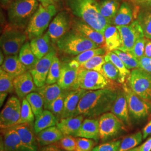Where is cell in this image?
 <instances>
[{
    "instance_id": "6da1fadb",
    "label": "cell",
    "mask_w": 151,
    "mask_h": 151,
    "mask_svg": "<svg viewBox=\"0 0 151 151\" xmlns=\"http://www.w3.org/2000/svg\"><path fill=\"white\" fill-rule=\"evenodd\" d=\"M118 95V90L105 88L86 91L80 101L75 116L96 118L111 111Z\"/></svg>"
},
{
    "instance_id": "7a4b0ae2",
    "label": "cell",
    "mask_w": 151,
    "mask_h": 151,
    "mask_svg": "<svg viewBox=\"0 0 151 151\" xmlns=\"http://www.w3.org/2000/svg\"><path fill=\"white\" fill-rule=\"evenodd\" d=\"M65 7L78 19L85 22L104 35L106 28L111 25L101 15L96 0H63Z\"/></svg>"
},
{
    "instance_id": "3957f363",
    "label": "cell",
    "mask_w": 151,
    "mask_h": 151,
    "mask_svg": "<svg viewBox=\"0 0 151 151\" xmlns=\"http://www.w3.org/2000/svg\"><path fill=\"white\" fill-rule=\"evenodd\" d=\"M37 0H14L7 9L9 24L15 27L24 29L33 14L38 9L39 3Z\"/></svg>"
},
{
    "instance_id": "277c9868",
    "label": "cell",
    "mask_w": 151,
    "mask_h": 151,
    "mask_svg": "<svg viewBox=\"0 0 151 151\" xmlns=\"http://www.w3.org/2000/svg\"><path fill=\"white\" fill-rule=\"evenodd\" d=\"M56 44L62 53L74 56L87 50L100 47L97 44L72 29L60 38Z\"/></svg>"
},
{
    "instance_id": "5b68a950",
    "label": "cell",
    "mask_w": 151,
    "mask_h": 151,
    "mask_svg": "<svg viewBox=\"0 0 151 151\" xmlns=\"http://www.w3.org/2000/svg\"><path fill=\"white\" fill-rule=\"evenodd\" d=\"M114 82L107 78L101 72L80 68L72 90L81 88L95 91L105 88L116 89Z\"/></svg>"
},
{
    "instance_id": "8992f818",
    "label": "cell",
    "mask_w": 151,
    "mask_h": 151,
    "mask_svg": "<svg viewBox=\"0 0 151 151\" xmlns=\"http://www.w3.org/2000/svg\"><path fill=\"white\" fill-rule=\"evenodd\" d=\"M56 13L57 9L53 4L44 6L40 4L26 28L28 39L32 40L42 36Z\"/></svg>"
},
{
    "instance_id": "52a82bcc",
    "label": "cell",
    "mask_w": 151,
    "mask_h": 151,
    "mask_svg": "<svg viewBox=\"0 0 151 151\" xmlns=\"http://www.w3.org/2000/svg\"><path fill=\"white\" fill-rule=\"evenodd\" d=\"M28 38L24 29L9 24L4 29L0 39L1 48L5 55H17Z\"/></svg>"
},
{
    "instance_id": "ba28073f",
    "label": "cell",
    "mask_w": 151,
    "mask_h": 151,
    "mask_svg": "<svg viewBox=\"0 0 151 151\" xmlns=\"http://www.w3.org/2000/svg\"><path fill=\"white\" fill-rule=\"evenodd\" d=\"M128 86L137 95L151 103V75L139 69L132 70L128 78Z\"/></svg>"
},
{
    "instance_id": "9c48e42d",
    "label": "cell",
    "mask_w": 151,
    "mask_h": 151,
    "mask_svg": "<svg viewBox=\"0 0 151 151\" xmlns=\"http://www.w3.org/2000/svg\"><path fill=\"white\" fill-rule=\"evenodd\" d=\"M22 104L19 98L10 97L0 114L1 129H8L17 125L21 116Z\"/></svg>"
},
{
    "instance_id": "30bf717a",
    "label": "cell",
    "mask_w": 151,
    "mask_h": 151,
    "mask_svg": "<svg viewBox=\"0 0 151 151\" xmlns=\"http://www.w3.org/2000/svg\"><path fill=\"white\" fill-rule=\"evenodd\" d=\"M123 90L126 95L129 113L135 119L143 118L151 113V103L140 97L133 91L127 83H124Z\"/></svg>"
},
{
    "instance_id": "8fae6325",
    "label": "cell",
    "mask_w": 151,
    "mask_h": 151,
    "mask_svg": "<svg viewBox=\"0 0 151 151\" xmlns=\"http://www.w3.org/2000/svg\"><path fill=\"white\" fill-rule=\"evenodd\" d=\"M100 139L109 140L118 135L124 129L125 124L111 112L101 115L99 118Z\"/></svg>"
},
{
    "instance_id": "7c38bea8",
    "label": "cell",
    "mask_w": 151,
    "mask_h": 151,
    "mask_svg": "<svg viewBox=\"0 0 151 151\" xmlns=\"http://www.w3.org/2000/svg\"><path fill=\"white\" fill-rule=\"evenodd\" d=\"M121 35L122 45L119 50L130 52L138 40L145 37L143 29L138 20L125 26L116 27Z\"/></svg>"
},
{
    "instance_id": "4fadbf2b",
    "label": "cell",
    "mask_w": 151,
    "mask_h": 151,
    "mask_svg": "<svg viewBox=\"0 0 151 151\" xmlns=\"http://www.w3.org/2000/svg\"><path fill=\"white\" fill-rule=\"evenodd\" d=\"M55 55L56 52L54 50H51L43 58L39 60L32 70H30L37 87H41L46 84L49 71Z\"/></svg>"
},
{
    "instance_id": "5bb4252c",
    "label": "cell",
    "mask_w": 151,
    "mask_h": 151,
    "mask_svg": "<svg viewBox=\"0 0 151 151\" xmlns=\"http://www.w3.org/2000/svg\"><path fill=\"white\" fill-rule=\"evenodd\" d=\"M71 22L68 16L63 11L59 12L49 24L47 33L53 43L70 31Z\"/></svg>"
},
{
    "instance_id": "9a60e30c",
    "label": "cell",
    "mask_w": 151,
    "mask_h": 151,
    "mask_svg": "<svg viewBox=\"0 0 151 151\" xmlns=\"http://www.w3.org/2000/svg\"><path fill=\"white\" fill-rule=\"evenodd\" d=\"M19 136L22 145L27 151H38V141L33 124H20L12 127Z\"/></svg>"
},
{
    "instance_id": "2e32d148",
    "label": "cell",
    "mask_w": 151,
    "mask_h": 151,
    "mask_svg": "<svg viewBox=\"0 0 151 151\" xmlns=\"http://www.w3.org/2000/svg\"><path fill=\"white\" fill-rule=\"evenodd\" d=\"M14 86L17 96L19 99L22 100L27 97V95L36 91L37 89L29 70L14 78Z\"/></svg>"
},
{
    "instance_id": "e0dca14e",
    "label": "cell",
    "mask_w": 151,
    "mask_h": 151,
    "mask_svg": "<svg viewBox=\"0 0 151 151\" xmlns=\"http://www.w3.org/2000/svg\"><path fill=\"white\" fill-rule=\"evenodd\" d=\"M1 151H27L15 130L10 128L1 129Z\"/></svg>"
},
{
    "instance_id": "ac0fdd59",
    "label": "cell",
    "mask_w": 151,
    "mask_h": 151,
    "mask_svg": "<svg viewBox=\"0 0 151 151\" xmlns=\"http://www.w3.org/2000/svg\"><path fill=\"white\" fill-rule=\"evenodd\" d=\"M71 28L100 46L105 44V38L103 34L79 19H76L71 22Z\"/></svg>"
},
{
    "instance_id": "d6986e66",
    "label": "cell",
    "mask_w": 151,
    "mask_h": 151,
    "mask_svg": "<svg viewBox=\"0 0 151 151\" xmlns=\"http://www.w3.org/2000/svg\"><path fill=\"white\" fill-rule=\"evenodd\" d=\"M86 91L83 89L78 88L68 91L65 99L61 119L75 116L76 112L80 101Z\"/></svg>"
},
{
    "instance_id": "ffe728a7",
    "label": "cell",
    "mask_w": 151,
    "mask_h": 151,
    "mask_svg": "<svg viewBox=\"0 0 151 151\" xmlns=\"http://www.w3.org/2000/svg\"><path fill=\"white\" fill-rule=\"evenodd\" d=\"M111 112L122 121L125 125H129V111L126 95L123 89L118 90L117 97L113 105Z\"/></svg>"
},
{
    "instance_id": "44dd1931",
    "label": "cell",
    "mask_w": 151,
    "mask_h": 151,
    "mask_svg": "<svg viewBox=\"0 0 151 151\" xmlns=\"http://www.w3.org/2000/svg\"><path fill=\"white\" fill-rule=\"evenodd\" d=\"M80 68L70 67L69 63L61 65L60 78L57 82L61 88L65 91L72 90Z\"/></svg>"
},
{
    "instance_id": "7402d4cb",
    "label": "cell",
    "mask_w": 151,
    "mask_h": 151,
    "mask_svg": "<svg viewBox=\"0 0 151 151\" xmlns=\"http://www.w3.org/2000/svg\"><path fill=\"white\" fill-rule=\"evenodd\" d=\"M75 137L91 139L97 142L100 139L99 119L87 118L84 119Z\"/></svg>"
},
{
    "instance_id": "603a6c76",
    "label": "cell",
    "mask_w": 151,
    "mask_h": 151,
    "mask_svg": "<svg viewBox=\"0 0 151 151\" xmlns=\"http://www.w3.org/2000/svg\"><path fill=\"white\" fill-rule=\"evenodd\" d=\"M85 116L79 115L65 119H61L57 124V127L64 135H70L75 137L80 129Z\"/></svg>"
},
{
    "instance_id": "cb8c5ba5",
    "label": "cell",
    "mask_w": 151,
    "mask_h": 151,
    "mask_svg": "<svg viewBox=\"0 0 151 151\" xmlns=\"http://www.w3.org/2000/svg\"><path fill=\"white\" fill-rule=\"evenodd\" d=\"M1 68L14 78L21 75L28 70L17 55H6L5 60Z\"/></svg>"
},
{
    "instance_id": "d4e9b609",
    "label": "cell",
    "mask_w": 151,
    "mask_h": 151,
    "mask_svg": "<svg viewBox=\"0 0 151 151\" xmlns=\"http://www.w3.org/2000/svg\"><path fill=\"white\" fill-rule=\"evenodd\" d=\"M135 15L137 14L132 6L129 3L124 2L120 6L119 10L114 18L111 25L116 27L128 25L134 22Z\"/></svg>"
},
{
    "instance_id": "484cf974",
    "label": "cell",
    "mask_w": 151,
    "mask_h": 151,
    "mask_svg": "<svg viewBox=\"0 0 151 151\" xmlns=\"http://www.w3.org/2000/svg\"><path fill=\"white\" fill-rule=\"evenodd\" d=\"M37 134L38 144L40 147L57 143L64 137L57 125L43 130Z\"/></svg>"
},
{
    "instance_id": "4316f807",
    "label": "cell",
    "mask_w": 151,
    "mask_h": 151,
    "mask_svg": "<svg viewBox=\"0 0 151 151\" xmlns=\"http://www.w3.org/2000/svg\"><path fill=\"white\" fill-rule=\"evenodd\" d=\"M50 39V38L47 32L40 37L31 40L30 42L31 48L38 60L42 59L51 51Z\"/></svg>"
},
{
    "instance_id": "83f0119b",
    "label": "cell",
    "mask_w": 151,
    "mask_h": 151,
    "mask_svg": "<svg viewBox=\"0 0 151 151\" xmlns=\"http://www.w3.org/2000/svg\"><path fill=\"white\" fill-rule=\"evenodd\" d=\"M105 45L108 52L119 49L122 45V40L119 30L115 25H109L104 33Z\"/></svg>"
},
{
    "instance_id": "f1b7e54d",
    "label": "cell",
    "mask_w": 151,
    "mask_h": 151,
    "mask_svg": "<svg viewBox=\"0 0 151 151\" xmlns=\"http://www.w3.org/2000/svg\"><path fill=\"white\" fill-rule=\"evenodd\" d=\"M63 90L58 85L54 83L52 85L45 84L43 86L37 87L36 91L42 96L44 103V109H48L49 105L60 96Z\"/></svg>"
},
{
    "instance_id": "f546056e",
    "label": "cell",
    "mask_w": 151,
    "mask_h": 151,
    "mask_svg": "<svg viewBox=\"0 0 151 151\" xmlns=\"http://www.w3.org/2000/svg\"><path fill=\"white\" fill-rule=\"evenodd\" d=\"M59 120L49 110L45 109L34 122V129L35 134H38L43 130L49 127L57 125Z\"/></svg>"
},
{
    "instance_id": "4dcf8cb0",
    "label": "cell",
    "mask_w": 151,
    "mask_h": 151,
    "mask_svg": "<svg viewBox=\"0 0 151 151\" xmlns=\"http://www.w3.org/2000/svg\"><path fill=\"white\" fill-rule=\"evenodd\" d=\"M99 4L101 15L111 25L114 18L119 10L120 6L119 2L115 0H101Z\"/></svg>"
},
{
    "instance_id": "1f68e13d",
    "label": "cell",
    "mask_w": 151,
    "mask_h": 151,
    "mask_svg": "<svg viewBox=\"0 0 151 151\" xmlns=\"http://www.w3.org/2000/svg\"><path fill=\"white\" fill-rule=\"evenodd\" d=\"M19 58L23 65L29 70H32L39 60L32 52L30 43L28 42L22 47L19 53Z\"/></svg>"
},
{
    "instance_id": "d6a6232c",
    "label": "cell",
    "mask_w": 151,
    "mask_h": 151,
    "mask_svg": "<svg viewBox=\"0 0 151 151\" xmlns=\"http://www.w3.org/2000/svg\"><path fill=\"white\" fill-rule=\"evenodd\" d=\"M105 59L106 62L109 61L111 62L119 70L122 80L125 83V81L127 78H128L130 72L129 70L127 69L125 65H124V63L122 60L118 57L117 54H115L113 51L108 52L105 55Z\"/></svg>"
},
{
    "instance_id": "836d02e7",
    "label": "cell",
    "mask_w": 151,
    "mask_h": 151,
    "mask_svg": "<svg viewBox=\"0 0 151 151\" xmlns=\"http://www.w3.org/2000/svg\"><path fill=\"white\" fill-rule=\"evenodd\" d=\"M25 98L32 109L35 119L37 118L44 111V103L43 97L38 92L34 91L27 95Z\"/></svg>"
},
{
    "instance_id": "e575fe53",
    "label": "cell",
    "mask_w": 151,
    "mask_h": 151,
    "mask_svg": "<svg viewBox=\"0 0 151 151\" xmlns=\"http://www.w3.org/2000/svg\"><path fill=\"white\" fill-rule=\"evenodd\" d=\"M145 38L151 40V9H142L137 16Z\"/></svg>"
},
{
    "instance_id": "d590c367",
    "label": "cell",
    "mask_w": 151,
    "mask_h": 151,
    "mask_svg": "<svg viewBox=\"0 0 151 151\" xmlns=\"http://www.w3.org/2000/svg\"><path fill=\"white\" fill-rule=\"evenodd\" d=\"M101 73L107 78L117 83L124 84L118 69L110 62L107 61L103 65Z\"/></svg>"
},
{
    "instance_id": "8d00e7d4",
    "label": "cell",
    "mask_w": 151,
    "mask_h": 151,
    "mask_svg": "<svg viewBox=\"0 0 151 151\" xmlns=\"http://www.w3.org/2000/svg\"><path fill=\"white\" fill-rule=\"evenodd\" d=\"M143 133L138 132L125 137L121 142L119 151H126L135 148L142 141Z\"/></svg>"
},
{
    "instance_id": "74e56055",
    "label": "cell",
    "mask_w": 151,
    "mask_h": 151,
    "mask_svg": "<svg viewBox=\"0 0 151 151\" xmlns=\"http://www.w3.org/2000/svg\"><path fill=\"white\" fill-rule=\"evenodd\" d=\"M14 79L8 73L0 68V93L9 94L15 91Z\"/></svg>"
},
{
    "instance_id": "f35d334b",
    "label": "cell",
    "mask_w": 151,
    "mask_h": 151,
    "mask_svg": "<svg viewBox=\"0 0 151 151\" xmlns=\"http://www.w3.org/2000/svg\"><path fill=\"white\" fill-rule=\"evenodd\" d=\"M69 91L63 90L58 97L51 103L47 110L50 111L60 121L64 107L65 99Z\"/></svg>"
},
{
    "instance_id": "ab89813d",
    "label": "cell",
    "mask_w": 151,
    "mask_h": 151,
    "mask_svg": "<svg viewBox=\"0 0 151 151\" xmlns=\"http://www.w3.org/2000/svg\"><path fill=\"white\" fill-rule=\"evenodd\" d=\"M35 115L32 111L27 99L24 98L22 100L21 116L18 124H33L35 122Z\"/></svg>"
},
{
    "instance_id": "60d3db41",
    "label": "cell",
    "mask_w": 151,
    "mask_h": 151,
    "mask_svg": "<svg viewBox=\"0 0 151 151\" xmlns=\"http://www.w3.org/2000/svg\"><path fill=\"white\" fill-rule=\"evenodd\" d=\"M106 62L105 55H96L90 60L80 65V68L88 70H96L101 72L103 68V65Z\"/></svg>"
},
{
    "instance_id": "b9f144b4",
    "label": "cell",
    "mask_w": 151,
    "mask_h": 151,
    "mask_svg": "<svg viewBox=\"0 0 151 151\" xmlns=\"http://www.w3.org/2000/svg\"><path fill=\"white\" fill-rule=\"evenodd\" d=\"M118 55L119 58L124 63V65L128 70H135L139 68V60L135 58L128 52H123L116 49L113 51Z\"/></svg>"
},
{
    "instance_id": "7bdbcfd3",
    "label": "cell",
    "mask_w": 151,
    "mask_h": 151,
    "mask_svg": "<svg viewBox=\"0 0 151 151\" xmlns=\"http://www.w3.org/2000/svg\"><path fill=\"white\" fill-rule=\"evenodd\" d=\"M106 49L105 48H97L91 49L86 50L81 54L76 55L73 60L77 61L80 65L86 62L87 60H90L92 57L96 55H104L106 54Z\"/></svg>"
},
{
    "instance_id": "ee69618b",
    "label": "cell",
    "mask_w": 151,
    "mask_h": 151,
    "mask_svg": "<svg viewBox=\"0 0 151 151\" xmlns=\"http://www.w3.org/2000/svg\"><path fill=\"white\" fill-rule=\"evenodd\" d=\"M60 68L61 65L60 59L57 55H55L49 71L46 80V84L52 85L56 83V82H58L60 78Z\"/></svg>"
},
{
    "instance_id": "f6af8a7d",
    "label": "cell",
    "mask_w": 151,
    "mask_h": 151,
    "mask_svg": "<svg viewBox=\"0 0 151 151\" xmlns=\"http://www.w3.org/2000/svg\"><path fill=\"white\" fill-rule=\"evenodd\" d=\"M76 147L75 151H92L96 147V142L91 139L76 137Z\"/></svg>"
},
{
    "instance_id": "bcb514c9",
    "label": "cell",
    "mask_w": 151,
    "mask_h": 151,
    "mask_svg": "<svg viewBox=\"0 0 151 151\" xmlns=\"http://www.w3.org/2000/svg\"><path fill=\"white\" fill-rule=\"evenodd\" d=\"M146 42L147 38L145 37L140 38L137 41L133 48L128 52L139 60L145 54Z\"/></svg>"
},
{
    "instance_id": "7dc6e473",
    "label": "cell",
    "mask_w": 151,
    "mask_h": 151,
    "mask_svg": "<svg viewBox=\"0 0 151 151\" xmlns=\"http://www.w3.org/2000/svg\"><path fill=\"white\" fill-rule=\"evenodd\" d=\"M57 145L65 151H75L76 147V137L70 135H64V137L57 142Z\"/></svg>"
},
{
    "instance_id": "c3c4849f",
    "label": "cell",
    "mask_w": 151,
    "mask_h": 151,
    "mask_svg": "<svg viewBox=\"0 0 151 151\" xmlns=\"http://www.w3.org/2000/svg\"><path fill=\"white\" fill-rule=\"evenodd\" d=\"M122 140H115L96 146L92 151H119Z\"/></svg>"
},
{
    "instance_id": "681fc988",
    "label": "cell",
    "mask_w": 151,
    "mask_h": 151,
    "mask_svg": "<svg viewBox=\"0 0 151 151\" xmlns=\"http://www.w3.org/2000/svg\"><path fill=\"white\" fill-rule=\"evenodd\" d=\"M138 69L151 75V57L143 55L139 60Z\"/></svg>"
},
{
    "instance_id": "f907efd6",
    "label": "cell",
    "mask_w": 151,
    "mask_h": 151,
    "mask_svg": "<svg viewBox=\"0 0 151 151\" xmlns=\"http://www.w3.org/2000/svg\"><path fill=\"white\" fill-rule=\"evenodd\" d=\"M133 2L142 9H151V0H133Z\"/></svg>"
},
{
    "instance_id": "816d5d0a",
    "label": "cell",
    "mask_w": 151,
    "mask_h": 151,
    "mask_svg": "<svg viewBox=\"0 0 151 151\" xmlns=\"http://www.w3.org/2000/svg\"><path fill=\"white\" fill-rule=\"evenodd\" d=\"M38 151H65L60 148L58 145L56 143L50 145L48 146L40 147L39 149H38Z\"/></svg>"
},
{
    "instance_id": "f5cc1de1",
    "label": "cell",
    "mask_w": 151,
    "mask_h": 151,
    "mask_svg": "<svg viewBox=\"0 0 151 151\" xmlns=\"http://www.w3.org/2000/svg\"><path fill=\"white\" fill-rule=\"evenodd\" d=\"M151 151V137L149 138L141 146L138 147V151Z\"/></svg>"
},
{
    "instance_id": "db71d44e",
    "label": "cell",
    "mask_w": 151,
    "mask_h": 151,
    "mask_svg": "<svg viewBox=\"0 0 151 151\" xmlns=\"http://www.w3.org/2000/svg\"><path fill=\"white\" fill-rule=\"evenodd\" d=\"M151 134V120H150L143 130V138L146 139V138Z\"/></svg>"
},
{
    "instance_id": "11a10c76",
    "label": "cell",
    "mask_w": 151,
    "mask_h": 151,
    "mask_svg": "<svg viewBox=\"0 0 151 151\" xmlns=\"http://www.w3.org/2000/svg\"><path fill=\"white\" fill-rule=\"evenodd\" d=\"M144 55L148 57H151V40L150 39H147Z\"/></svg>"
},
{
    "instance_id": "9f6ffc18",
    "label": "cell",
    "mask_w": 151,
    "mask_h": 151,
    "mask_svg": "<svg viewBox=\"0 0 151 151\" xmlns=\"http://www.w3.org/2000/svg\"><path fill=\"white\" fill-rule=\"evenodd\" d=\"M42 5L44 6H47L50 5H54L55 0H37Z\"/></svg>"
},
{
    "instance_id": "6f0895ef",
    "label": "cell",
    "mask_w": 151,
    "mask_h": 151,
    "mask_svg": "<svg viewBox=\"0 0 151 151\" xmlns=\"http://www.w3.org/2000/svg\"><path fill=\"white\" fill-rule=\"evenodd\" d=\"M8 94L5 93H0V106H2L4 101L5 100Z\"/></svg>"
},
{
    "instance_id": "680465c9",
    "label": "cell",
    "mask_w": 151,
    "mask_h": 151,
    "mask_svg": "<svg viewBox=\"0 0 151 151\" xmlns=\"http://www.w3.org/2000/svg\"><path fill=\"white\" fill-rule=\"evenodd\" d=\"M3 52H2V51L1 50V55H0V57H1V60H0V64H1V65L3 64V63H4V60H5V59H4V54H3Z\"/></svg>"
},
{
    "instance_id": "91938a15",
    "label": "cell",
    "mask_w": 151,
    "mask_h": 151,
    "mask_svg": "<svg viewBox=\"0 0 151 151\" xmlns=\"http://www.w3.org/2000/svg\"><path fill=\"white\" fill-rule=\"evenodd\" d=\"M138 147H135V148H132V149H131V150H128V151H138Z\"/></svg>"
},
{
    "instance_id": "94428289",
    "label": "cell",
    "mask_w": 151,
    "mask_h": 151,
    "mask_svg": "<svg viewBox=\"0 0 151 151\" xmlns=\"http://www.w3.org/2000/svg\"><path fill=\"white\" fill-rule=\"evenodd\" d=\"M2 1H4V2H7V1H9V0H1Z\"/></svg>"
},
{
    "instance_id": "6125c7cd",
    "label": "cell",
    "mask_w": 151,
    "mask_h": 151,
    "mask_svg": "<svg viewBox=\"0 0 151 151\" xmlns=\"http://www.w3.org/2000/svg\"><path fill=\"white\" fill-rule=\"evenodd\" d=\"M115 1H118V2H119V1H120V0H115Z\"/></svg>"
},
{
    "instance_id": "be15d7a7",
    "label": "cell",
    "mask_w": 151,
    "mask_h": 151,
    "mask_svg": "<svg viewBox=\"0 0 151 151\" xmlns=\"http://www.w3.org/2000/svg\"><path fill=\"white\" fill-rule=\"evenodd\" d=\"M129 1H132V2H133V0H129Z\"/></svg>"
},
{
    "instance_id": "e7e4bbea",
    "label": "cell",
    "mask_w": 151,
    "mask_h": 151,
    "mask_svg": "<svg viewBox=\"0 0 151 151\" xmlns=\"http://www.w3.org/2000/svg\"></svg>"
}]
</instances>
